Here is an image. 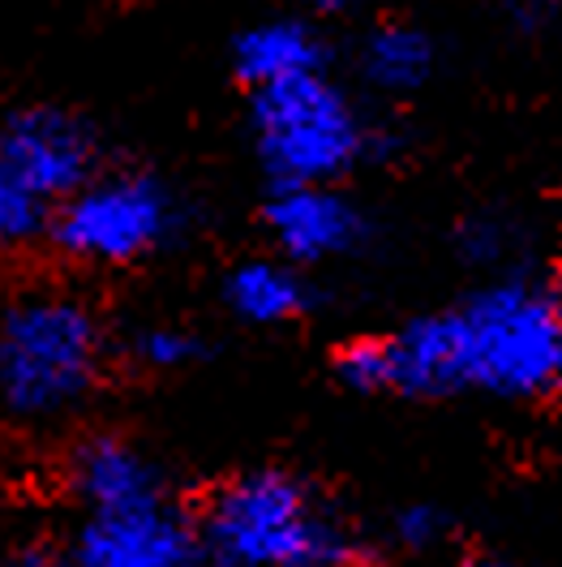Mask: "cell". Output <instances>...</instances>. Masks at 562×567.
I'll list each match as a JSON object with an SVG mask.
<instances>
[{"instance_id":"obj_1","label":"cell","mask_w":562,"mask_h":567,"mask_svg":"<svg viewBox=\"0 0 562 567\" xmlns=\"http://www.w3.org/2000/svg\"><path fill=\"white\" fill-rule=\"evenodd\" d=\"M331 370L361 395H562V292L537 280L493 284L464 306L404 322L395 336L344 340Z\"/></svg>"},{"instance_id":"obj_2","label":"cell","mask_w":562,"mask_h":567,"mask_svg":"<svg viewBox=\"0 0 562 567\" xmlns=\"http://www.w3.org/2000/svg\"><path fill=\"white\" fill-rule=\"evenodd\" d=\"M112 336L73 292H22L0 306V413L52 425L82 413L112 370Z\"/></svg>"},{"instance_id":"obj_3","label":"cell","mask_w":562,"mask_h":567,"mask_svg":"<svg viewBox=\"0 0 562 567\" xmlns=\"http://www.w3.org/2000/svg\"><path fill=\"white\" fill-rule=\"evenodd\" d=\"M207 567H352L356 537L301 473H232L194 512Z\"/></svg>"},{"instance_id":"obj_4","label":"cell","mask_w":562,"mask_h":567,"mask_svg":"<svg viewBox=\"0 0 562 567\" xmlns=\"http://www.w3.org/2000/svg\"><path fill=\"white\" fill-rule=\"evenodd\" d=\"M253 142L275 185H335L365 138L348 100L314 70L253 86Z\"/></svg>"},{"instance_id":"obj_5","label":"cell","mask_w":562,"mask_h":567,"mask_svg":"<svg viewBox=\"0 0 562 567\" xmlns=\"http://www.w3.org/2000/svg\"><path fill=\"white\" fill-rule=\"evenodd\" d=\"M180 212L173 189L150 173H95L61 198L48 219V241L70 262L134 267L173 241Z\"/></svg>"},{"instance_id":"obj_6","label":"cell","mask_w":562,"mask_h":567,"mask_svg":"<svg viewBox=\"0 0 562 567\" xmlns=\"http://www.w3.org/2000/svg\"><path fill=\"white\" fill-rule=\"evenodd\" d=\"M61 559L65 567H207L198 520L173 495L138 507L77 512Z\"/></svg>"},{"instance_id":"obj_7","label":"cell","mask_w":562,"mask_h":567,"mask_svg":"<svg viewBox=\"0 0 562 567\" xmlns=\"http://www.w3.org/2000/svg\"><path fill=\"white\" fill-rule=\"evenodd\" d=\"M0 164L48 207H56L100 173V146L82 116L35 104L0 121Z\"/></svg>"},{"instance_id":"obj_8","label":"cell","mask_w":562,"mask_h":567,"mask_svg":"<svg viewBox=\"0 0 562 567\" xmlns=\"http://www.w3.org/2000/svg\"><path fill=\"white\" fill-rule=\"evenodd\" d=\"M65 491L77 503V512L138 507L173 495L159 461L142 443L112 430H95L73 443L65 456Z\"/></svg>"},{"instance_id":"obj_9","label":"cell","mask_w":562,"mask_h":567,"mask_svg":"<svg viewBox=\"0 0 562 567\" xmlns=\"http://www.w3.org/2000/svg\"><path fill=\"white\" fill-rule=\"evenodd\" d=\"M267 233L296 267L352 254L365 237V219L335 185H275L267 203Z\"/></svg>"},{"instance_id":"obj_10","label":"cell","mask_w":562,"mask_h":567,"mask_svg":"<svg viewBox=\"0 0 562 567\" xmlns=\"http://www.w3.org/2000/svg\"><path fill=\"white\" fill-rule=\"evenodd\" d=\"M223 301L241 322L283 327V322H296L310 310L314 292H310V284H305L296 262H288V258H249V262H237L228 271Z\"/></svg>"},{"instance_id":"obj_11","label":"cell","mask_w":562,"mask_h":567,"mask_svg":"<svg viewBox=\"0 0 562 567\" xmlns=\"http://www.w3.org/2000/svg\"><path fill=\"white\" fill-rule=\"evenodd\" d=\"M318 70V39L301 22H271L237 43V73L249 86L283 82L296 73Z\"/></svg>"},{"instance_id":"obj_12","label":"cell","mask_w":562,"mask_h":567,"mask_svg":"<svg viewBox=\"0 0 562 567\" xmlns=\"http://www.w3.org/2000/svg\"><path fill=\"white\" fill-rule=\"evenodd\" d=\"M125 357L146 374H176L207 357V340L180 322H146L125 340Z\"/></svg>"},{"instance_id":"obj_13","label":"cell","mask_w":562,"mask_h":567,"mask_svg":"<svg viewBox=\"0 0 562 567\" xmlns=\"http://www.w3.org/2000/svg\"><path fill=\"white\" fill-rule=\"evenodd\" d=\"M48 219L52 207L0 164V254L35 246L39 237H48Z\"/></svg>"},{"instance_id":"obj_14","label":"cell","mask_w":562,"mask_h":567,"mask_svg":"<svg viewBox=\"0 0 562 567\" xmlns=\"http://www.w3.org/2000/svg\"><path fill=\"white\" fill-rule=\"evenodd\" d=\"M391 533H395V542L404 550H434L438 542H447L451 520H447V512L438 503H408V507L395 512Z\"/></svg>"},{"instance_id":"obj_15","label":"cell","mask_w":562,"mask_h":567,"mask_svg":"<svg viewBox=\"0 0 562 567\" xmlns=\"http://www.w3.org/2000/svg\"><path fill=\"white\" fill-rule=\"evenodd\" d=\"M464 567H516V564H507V559H490V555H486V559H468Z\"/></svg>"},{"instance_id":"obj_16","label":"cell","mask_w":562,"mask_h":567,"mask_svg":"<svg viewBox=\"0 0 562 567\" xmlns=\"http://www.w3.org/2000/svg\"><path fill=\"white\" fill-rule=\"evenodd\" d=\"M314 4H340V0H314Z\"/></svg>"}]
</instances>
